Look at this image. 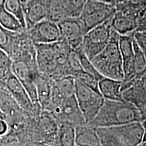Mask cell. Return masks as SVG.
I'll use <instances>...</instances> for the list:
<instances>
[{"label":"cell","mask_w":146,"mask_h":146,"mask_svg":"<svg viewBox=\"0 0 146 146\" xmlns=\"http://www.w3.org/2000/svg\"><path fill=\"white\" fill-rule=\"evenodd\" d=\"M140 112H141V116H142V120L146 118V104L144 105V106L140 110Z\"/></svg>","instance_id":"obj_34"},{"label":"cell","mask_w":146,"mask_h":146,"mask_svg":"<svg viewBox=\"0 0 146 146\" xmlns=\"http://www.w3.org/2000/svg\"><path fill=\"white\" fill-rule=\"evenodd\" d=\"M18 33L11 31L0 25V48L10 56Z\"/></svg>","instance_id":"obj_21"},{"label":"cell","mask_w":146,"mask_h":146,"mask_svg":"<svg viewBox=\"0 0 146 146\" xmlns=\"http://www.w3.org/2000/svg\"><path fill=\"white\" fill-rule=\"evenodd\" d=\"M41 127L43 131L47 135H52L58 131V127L56 123L50 117H43L41 120Z\"/></svg>","instance_id":"obj_26"},{"label":"cell","mask_w":146,"mask_h":146,"mask_svg":"<svg viewBox=\"0 0 146 146\" xmlns=\"http://www.w3.org/2000/svg\"><path fill=\"white\" fill-rule=\"evenodd\" d=\"M144 30H146V8L138 14L137 28L136 31H141Z\"/></svg>","instance_id":"obj_30"},{"label":"cell","mask_w":146,"mask_h":146,"mask_svg":"<svg viewBox=\"0 0 146 146\" xmlns=\"http://www.w3.org/2000/svg\"><path fill=\"white\" fill-rule=\"evenodd\" d=\"M141 123H142V125H143V129H144V135H143V141H145L146 140V118L145 119H144L143 120H142Z\"/></svg>","instance_id":"obj_35"},{"label":"cell","mask_w":146,"mask_h":146,"mask_svg":"<svg viewBox=\"0 0 146 146\" xmlns=\"http://www.w3.org/2000/svg\"><path fill=\"white\" fill-rule=\"evenodd\" d=\"M60 122L65 121L78 126L86 124V120L78 107L75 96L64 98L49 107Z\"/></svg>","instance_id":"obj_8"},{"label":"cell","mask_w":146,"mask_h":146,"mask_svg":"<svg viewBox=\"0 0 146 146\" xmlns=\"http://www.w3.org/2000/svg\"><path fill=\"white\" fill-rule=\"evenodd\" d=\"M29 1H30V0H21V1L22 2V3H27V2H28Z\"/></svg>","instance_id":"obj_37"},{"label":"cell","mask_w":146,"mask_h":146,"mask_svg":"<svg viewBox=\"0 0 146 146\" xmlns=\"http://www.w3.org/2000/svg\"><path fill=\"white\" fill-rule=\"evenodd\" d=\"M4 6L7 10L16 16L19 20L23 27L26 29V24L24 16L23 3L21 0H5Z\"/></svg>","instance_id":"obj_23"},{"label":"cell","mask_w":146,"mask_h":146,"mask_svg":"<svg viewBox=\"0 0 146 146\" xmlns=\"http://www.w3.org/2000/svg\"><path fill=\"white\" fill-rule=\"evenodd\" d=\"M142 121L140 110L125 100H105L103 105L89 125L94 127L117 126Z\"/></svg>","instance_id":"obj_1"},{"label":"cell","mask_w":146,"mask_h":146,"mask_svg":"<svg viewBox=\"0 0 146 146\" xmlns=\"http://www.w3.org/2000/svg\"><path fill=\"white\" fill-rule=\"evenodd\" d=\"M74 50L75 51L76 55H77V57L78 58V60H79L80 64L81 66L83 71L89 73V74H91V75L98 78L99 80L101 79L103 77V76L100 74V72L94 66L91 60L85 54V53L82 50L81 45L78 47L77 48L74 49Z\"/></svg>","instance_id":"obj_22"},{"label":"cell","mask_w":146,"mask_h":146,"mask_svg":"<svg viewBox=\"0 0 146 146\" xmlns=\"http://www.w3.org/2000/svg\"><path fill=\"white\" fill-rule=\"evenodd\" d=\"M75 145H101L100 137L96 131V128L88 123L76 126Z\"/></svg>","instance_id":"obj_15"},{"label":"cell","mask_w":146,"mask_h":146,"mask_svg":"<svg viewBox=\"0 0 146 146\" xmlns=\"http://www.w3.org/2000/svg\"><path fill=\"white\" fill-rule=\"evenodd\" d=\"M94 1H100V2L107 3V4L112 5H114V6H116V5L123 2V1H125V0H94Z\"/></svg>","instance_id":"obj_32"},{"label":"cell","mask_w":146,"mask_h":146,"mask_svg":"<svg viewBox=\"0 0 146 146\" xmlns=\"http://www.w3.org/2000/svg\"><path fill=\"white\" fill-rule=\"evenodd\" d=\"M118 37L119 34L113 30L108 45L91 60L103 76L123 81L124 72Z\"/></svg>","instance_id":"obj_3"},{"label":"cell","mask_w":146,"mask_h":146,"mask_svg":"<svg viewBox=\"0 0 146 146\" xmlns=\"http://www.w3.org/2000/svg\"><path fill=\"white\" fill-rule=\"evenodd\" d=\"M87 0H67L68 17L77 18L81 14Z\"/></svg>","instance_id":"obj_25"},{"label":"cell","mask_w":146,"mask_h":146,"mask_svg":"<svg viewBox=\"0 0 146 146\" xmlns=\"http://www.w3.org/2000/svg\"><path fill=\"white\" fill-rule=\"evenodd\" d=\"M58 134L60 145H75V126L65 121L60 122Z\"/></svg>","instance_id":"obj_19"},{"label":"cell","mask_w":146,"mask_h":146,"mask_svg":"<svg viewBox=\"0 0 146 146\" xmlns=\"http://www.w3.org/2000/svg\"><path fill=\"white\" fill-rule=\"evenodd\" d=\"M134 60H133V74L135 81L140 78L146 72V56L134 39Z\"/></svg>","instance_id":"obj_20"},{"label":"cell","mask_w":146,"mask_h":146,"mask_svg":"<svg viewBox=\"0 0 146 146\" xmlns=\"http://www.w3.org/2000/svg\"><path fill=\"white\" fill-rule=\"evenodd\" d=\"M8 127L7 123L5 121L2 116H0V136L3 135L8 131Z\"/></svg>","instance_id":"obj_31"},{"label":"cell","mask_w":146,"mask_h":146,"mask_svg":"<svg viewBox=\"0 0 146 146\" xmlns=\"http://www.w3.org/2000/svg\"><path fill=\"white\" fill-rule=\"evenodd\" d=\"M57 24L61 40L65 41L72 49H76L81 45L84 33L77 18H66Z\"/></svg>","instance_id":"obj_11"},{"label":"cell","mask_w":146,"mask_h":146,"mask_svg":"<svg viewBox=\"0 0 146 146\" xmlns=\"http://www.w3.org/2000/svg\"><path fill=\"white\" fill-rule=\"evenodd\" d=\"M3 85L22 108L26 111H32L33 110L35 104L33 103L26 89L12 73L11 69L5 76Z\"/></svg>","instance_id":"obj_12"},{"label":"cell","mask_w":146,"mask_h":146,"mask_svg":"<svg viewBox=\"0 0 146 146\" xmlns=\"http://www.w3.org/2000/svg\"><path fill=\"white\" fill-rule=\"evenodd\" d=\"M25 32L35 44H50L61 40L58 24L47 18L27 29Z\"/></svg>","instance_id":"obj_10"},{"label":"cell","mask_w":146,"mask_h":146,"mask_svg":"<svg viewBox=\"0 0 146 146\" xmlns=\"http://www.w3.org/2000/svg\"><path fill=\"white\" fill-rule=\"evenodd\" d=\"M116 12L110 18L112 29L119 35L133 33L137 28V14L125 1L116 5Z\"/></svg>","instance_id":"obj_7"},{"label":"cell","mask_w":146,"mask_h":146,"mask_svg":"<svg viewBox=\"0 0 146 146\" xmlns=\"http://www.w3.org/2000/svg\"><path fill=\"white\" fill-rule=\"evenodd\" d=\"M115 12L114 5L94 0H87L81 14L77 17L84 35L90 29L110 19Z\"/></svg>","instance_id":"obj_4"},{"label":"cell","mask_w":146,"mask_h":146,"mask_svg":"<svg viewBox=\"0 0 146 146\" xmlns=\"http://www.w3.org/2000/svg\"><path fill=\"white\" fill-rule=\"evenodd\" d=\"M96 131L101 145L139 146L144 135L143 127L140 121L112 127H97Z\"/></svg>","instance_id":"obj_2"},{"label":"cell","mask_w":146,"mask_h":146,"mask_svg":"<svg viewBox=\"0 0 146 146\" xmlns=\"http://www.w3.org/2000/svg\"><path fill=\"white\" fill-rule=\"evenodd\" d=\"M53 80L39 72L35 78L38 103L43 110H47L52 98Z\"/></svg>","instance_id":"obj_14"},{"label":"cell","mask_w":146,"mask_h":146,"mask_svg":"<svg viewBox=\"0 0 146 146\" xmlns=\"http://www.w3.org/2000/svg\"><path fill=\"white\" fill-rule=\"evenodd\" d=\"M52 94L60 98H69L75 94V77L67 75L53 80Z\"/></svg>","instance_id":"obj_17"},{"label":"cell","mask_w":146,"mask_h":146,"mask_svg":"<svg viewBox=\"0 0 146 146\" xmlns=\"http://www.w3.org/2000/svg\"><path fill=\"white\" fill-rule=\"evenodd\" d=\"M134 39L146 56V30L134 33Z\"/></svg>","instance_id":"obj_27"},{"label":"cell","mask_w":146,"mask_h":146,"mask_svg":"<svg viewBox=\"0 0 146 146\" xmlns=\"http://www.w3.org/2000/svg\"><path fill=\"white\" fill-rule=\"evenodd\" d=\"M74 77H75L76 80L81 82L84 85L100 93L99 86H98V85H99V79L98 78H96L89 73L84 72V71H81V72L77 73Z\"/></svg>","instance_id":"obj_24"},{"label":"cell","mask_w":146,"mask_h":146,"mask_svg":"<svg viewBox=\"0 0 146 146\" xmlns=\"http://www.w3.org/2000/svg\"><path fill=\"white\" fill-rule=\"evenodd\" d=\"M75 98L87 123H90L100 111L105 99L99 92L75 79Z\"/></svg>","instance_id":"obj_6"},{"label":"cell","mask_w":146,"mask_h":146,"mask_svg":"<svg viewBox=\"0 0 146 146\" xmlns=\"http://www.w3.org/2000/svg\"><path fill=\"white\" fill-rule=\"evenodd\" d=\"M11 69V68H10ZM9 69L8 70H0V85H3L4 84V80L6 76L7 73L10 70Z\"/></svg>","instance_id":"obj_33"},{"label":"cell","mask_w":146,"mask_h":146,"mask_svg":"<svg viewBox=\"0 0 146 146\" xmlns=\"http://www.w3.org/2000/svg\"><path fill=\"white\" fill-rule=\"evenodd\" d=\"M110 18L90 29L83 35L81 47L90 60L100 54L110 41L113 31Z\"/></svg>","instance_id":"obj_5"},{"label":"cell","mask_w":146,"mask_h":146,"mask_svg":"<svg viewBox=\"0 0 146 146\" xmlns=\"http://www.w3.org/2000/svg\"><path fill=\"white\" fill-rule=\"evenodd\" d=\"M23 6L27 29L47 17L46 6L43 0H30Z\"/></svg>","instance_id":"obj_13"},{"label":"cell","mask_w":146,"mask_h":146,"mask_svg":"<svg viewBox=\"0 0 146 146\" xmlns=\"http://www.w3.org/2000/svg\"><path fill=\"white\" fill-rule=\"evenodd\" d=\"M99 91L105 100H124L122 96V81L103 76L99 80Z\"/></svg>","instance_id":"obj_16"},{"label":"cell","mask_w":146,"mask_h":146,"mask_svg":"<svg viewBox=\"0 0 146 146\" xmlns=\"http://www.w3.org/2000/svg\"><path fill=\"white\" fill-rule=\"evenodd\" d=\"M134 33L127 35H119L118 45L122 61L124 72V78L122 81V91L131 86L135 82L133 74V60H134Z\"/></svg>","instance_id":"obj_9"},{"label":"cell","mask_w":146,"mask_h":146,"mask_svg":"<svg viewBox=\"0 0 146 146\" xmlns=\"http://www.w3.org/2000/svg\"><path fill=\"white\" fill-rule=\"evenodd\" d=\"M12 59L5 51L0 48V70H8L11 68Z\"/></svg>","instance_id":"obj_28"},{"label":"cell","mask_w":146,"mask_h":146,"mask_svg":"<svg viewBox=\"0 0 146 146\" xmlns=\"http://www.w3.org/2000/svg\"><path fill=\"white\" fill-rule=\"evenodd\" d=\"M0 2H1V0H0Z\"/></svg>","instance_id":"obj_38"},{"label":"cell","mask_w":146,"mask_h":146,"mask_svg":"<svg viewBox=\"0 0 146 146\" xmlns=\"http://www.w3.org/2000/svg\"><path fill=\"white\" fill-rule=\"evenodd\" d=\"M141 145V146H146V140L145 141H143L141 143V144H140L139 145V146Z\"/></svg>","instance_id":"obj_36"},{"label":"cell","mask_w":146,"mask_h":146,"mask_svg":"<svg viewBox=\"0 0 146 146\" xmlns=\"http://www.w3.org/2000/svg\"><path fill=\"white\" fill-rule=\"evenodd\" d=\"M5 0H1L0 2V25L11 31L22 33L26 31L19 20L5 9Z\"/></svg>","instance_id":"obj_18"},{"label":"cell","mask_w":146,"mask_h":146,"mask_svg":"<svg viewBox=\"0 0 146 146\" xmlns=\"http://www.w3.org/2000/svg\"><path fill=\"white\" fill-rule=\"evenodd\" d=\"M125 2L135 11L137 17L138 14L146 8V0H125Z\"/></svg>","instance_id":"obj_29"}]
</instances>
